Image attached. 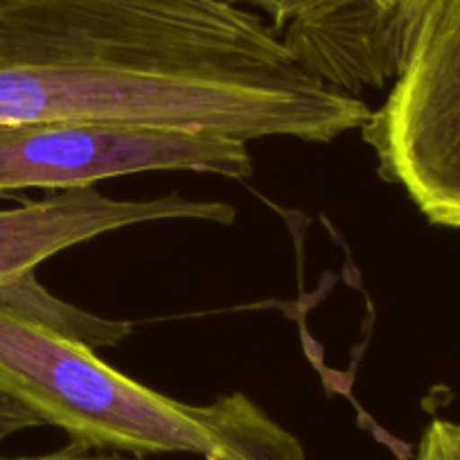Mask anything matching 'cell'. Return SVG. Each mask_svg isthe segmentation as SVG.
<instances>
[{
	"mask_svg": "<svg viewBox=\"0 0 460 460\" xmlns=\"http://www.w3.org/2000/svg\"><path fill=\"white\" fill-rule=\"evenodd\" d=\"M370 113L228 0H0V127L208 131L332 143Z\"/></svg>",
	"mask_w": 460,
	"mask_h": 460,
	"instance_id": "1",
	"label": "cell"
},
{
	"mask_svg": "<svg viewBox=\"0 0 460 460\" xmlns=\"http://www.w3.org/2000/svg\"><path fill=\"white\" fill-rule=\"evenodd\" d=\"M0 400L88 449L206 460H307L289 429L244 393L188 404L111 368L93 348L25 307L19 282L0 287Z\"/></svg>",
	"mask_w": 460,
	"mask_h": 460,
	"instance_id": "2",
	"label": "cell"
},
{
	"mask_svg": "<svg viewBox=\"0 0 460 460\" xmlns=\"http://www.w3.org/2000/svg\"><path fill=\"white\" fill-rule=\"evenodd\" d=\"M384 181L460 230V0H429L386 102L361 127Z\"/></svg>",
	"mask_w": 460,
	"mask_h": 460,
	"instance_id": "3",
	"label": "cell"
},
{
	"mask_svg": "<svg viewBox=\"0 0 460 460\" xmlns=\"http://www.w3.org/2000/svg\"><path fill=\"white\" fill-rule=\"evenodd\" d=\"M145 172H194L244 181L249 145L208 131L140 125L34 122L0 127V194L93 188Z\"/></svg>",
	"mask_w": 460,
	"mask_h": 460,
	"instance_id": "4",
	"label": "cell"
},
{
	"mask_svg": "<svg viewBox=\"0 0 460 460\" xmlns=\"http://www.w3.org/2000/svg\"><path fill=\"white\" fill-rule=\"evenodd\" d=\"M170 219L233 224L235 208L224 201H192L179 192L120 201L95 188L57 190L50 197L0 208V287L21 282L52 255L93 237Z\"/></svg>",
	"mask_w": 460,
	"mask_h": 460,
	"instance_id": "5",
	"label": "cell"
},
{
	"mask_svg": "<svg viewBox=\"0 0 460 460\" xmlns=\"http://www.w3.org/2000/svg\"><path fill=\"white\" fill-rule=\"evenodd\" d=\"M235 5H255L271 16V28L276 34L285 32L287 25L303 16L321 14V12L334 10V7L352 3V0H228ZM391 3V0H388ZM393 10V5H391Z\"/></svg>",
	"mask_w": 460,
	"mask_h": 460,
	"instance_id": "6",
	"label": "cell"
},
{
	"mask_svg": "<svg viewBox=\"0 0 460 460\" xmlns=\"http://www.w3.org/2000/svg\"><path fill=\"white\" fill-rule=\"evenodd\" d=\"M413 460H460V422L431 420L422 431Z\"/></svg>",
	"mask_w": 460,
	"mask_h": 460,
	"instance_id": "7",
	"label": "cell"
},
{
	"mask_svg": "<svg viewBox=\"0 0 460 460\" xmlns=\"http://www.w3.org/2000/svg\"><path fill=\"white\" fill-rule=\"evenodd\" d=\"M429 0H391L393 5V32H395L397 52H400V64L404 59L406 46H409L413 30L418 25L420 14L424 12ZM397 77V75H395Z\"/></svg>",
	"mask_w": 460,
	"mask_h": 460,
	"instance_id": "8",
	"label": "cell"
},
{
	"mask_svg": "<svg viewBox=\"0 0 460 460\" xmlns=\"http://www.w3.org/2000/svg\"><path fill=\"white\" fill-rule=\"evenodd\" d=\"M0 460H147L145 456H131L120 454V451H104V449H88V447H79L75 442L61 447V449L50 451V454L39 456H3Z\"/></svg>",
	"mask_w": 460,
	"mask_h": 460,
	"instance_id": "9",
	"label": "cell"
},
{
	"mask_svg": "<svg viewBox=\"0 0 460 460\" xmlns=\"http://www.w3.org/2000/svg\"><path fill=\"white\" fill-rule=\"evenodd\" d=\"M37 427H43L37 415L25 411L23 406L14 404V402L0 400V445L10 440L12 436H16V433Z\"/></svg>",
	"mask_w": 460,
	"mask_h": 460,
	"instance_id": "10",
	"label": "cell"
}]
</instances>
